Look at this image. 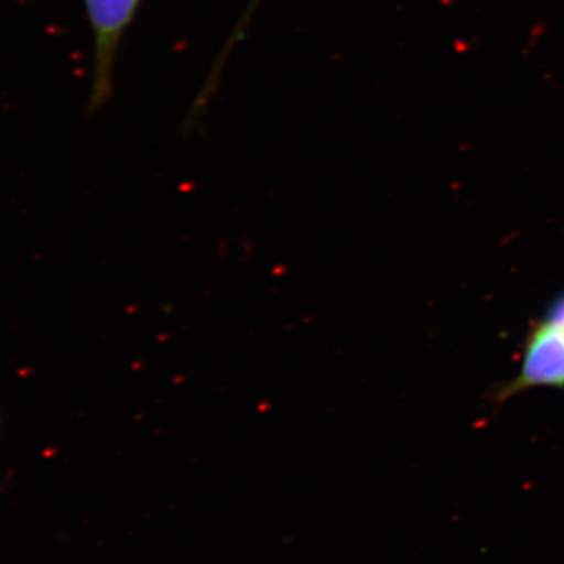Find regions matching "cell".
Here are the masks:
<instances>
[{"instance_id":"cell-1","label":"cell","mask_w":564,"mask_h":564,"mask_svg":"<svg viewBox=\"0 0 564 564\" xmlns=\"http://www.w3.org/2000/svg\"><path fill=\"white\" fill-rule=\"evenodd\" d=\"M143 0H84L93 36V70L88 113L110 101L122 40L135 21Z\"/></svg>"},{"instance_id":"cell-2","label":"cell","mask_w":564,"mask_h":564,"mask_svg":"<svg viewBox=\"0 0 564 564\" xmlns=\"http://www.w3.org/2000/svg\"><path fill=\"white\" fill-rule=\"evenodd\" d=\"M533 388H564V333L545 322L530 334L521 370L500 399Z\"/></svg>"},{"instance_id":"cell-3","label":"cell","mask_w":564,"mask_h":564,"mask_svg":"<svg viewBox=\"0 0 564 564\" xmlns=\"http://www.w3.org/2000/svg\"><path fill=\"white\" fill-rule=\"evenodd\" d=\"M543 322L555 326V328L562 329L564 333V293L563 295H560L551 306H549Z\"/></svg>"}]
</instances>
